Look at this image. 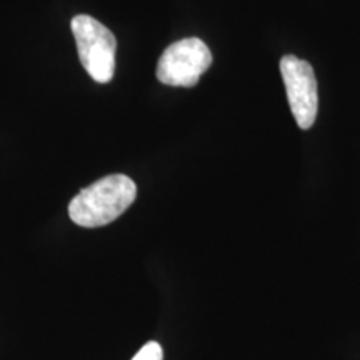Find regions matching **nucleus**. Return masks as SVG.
<instances>
[{"label": "nucleus", "mask_w": 360, "mask_h": 360, "mask_svg": "<svg viewBox=\"0 0 360 360\" xmlns=\"http://www.w3.org/2000/svg\"><path fill=\"white\" fill-rule=\"evenodd\" d=\"M137 197V186L127 175H107L85 187L69 204L72 222L80 227H103L119 219Z\"/></svg>", "instance_id": "nucleus-1"}, {"label": "nucleus", "mask_w": 360, "mask_h": 360, "mask_svg": "<svg viewBox=\"0 0 360 360\" xmlns=\"http://www.w3.org/2000/svg\"><path fill=\"white\" fill-rule=\"evenodd\" d=\"M70 27L79 58L87 74L98 84L110 82L115 72L117 52V40L112 30L85 13L75 15Z\"/></svg>", "instance_id": "nucleus-2"}, {"label": "nucleus", "mask_w": 360, "mask_h": 360, "mask_svg": "<svg viewBox=\"0 0 360 360\" xmlns=\"http://www.w3.org/2000/svg\"><path fill=\"white\" fill-rule=\"evenodd\" d=\"M212 65V53L204 40L182 39L169 45L157 64V79L170 87H193Z\"/></svg>", "instance_id": "nucleus-3"}, {"label": "nucleus", "mask_w": 360, "mask_h": 360, "mask_svg": "<svg viewBox=\"0 0 360 360\" xmlns=\"http://www.w3.org/2000/svg\"><path fill=\"white\" fill-rule=\"evenodd\" d=\"M278 67L292 115L300 129L309 130L317 119L319 110L317 79L312 65L295 56H283Z\"/></svg>", "instance_id": "nucleus-4"}, {"label": "nucleus", "mask_w": 360, "mask_h": 360, "mask_svg": "<svg viewBox=\"0 0 360 360\" xmlns=\"http://www.w3.org/2000/svg\"><path fill=\"white\" fill-rule=\"evenodd\" d=\"M132 360H164V350H162L159 342H147V344L134 355Z\"/></svg>", "instance_id": "nucleus-5"}]
</instances>
